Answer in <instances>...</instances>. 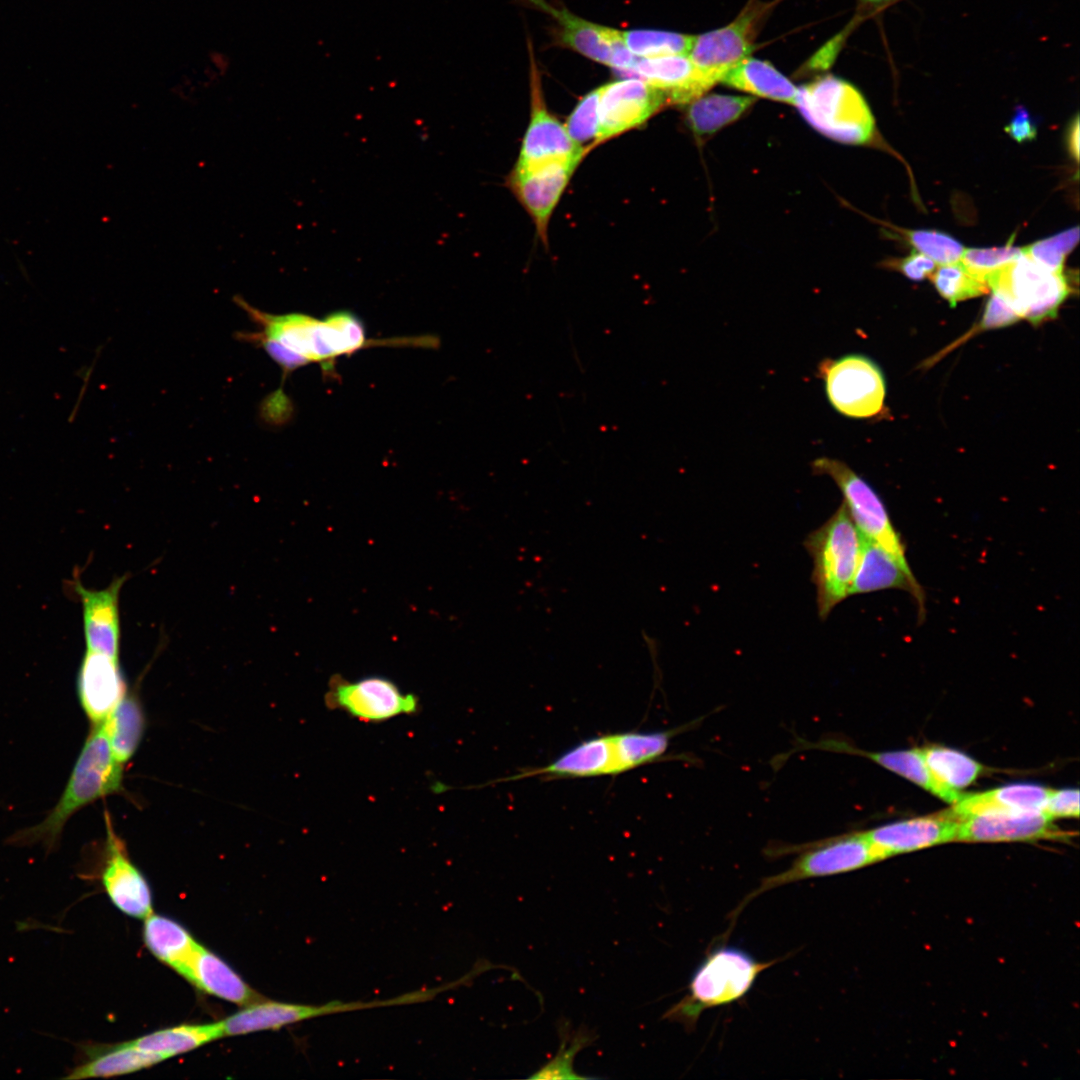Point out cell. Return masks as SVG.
Segmentation results:
<instances>
[{
    "label": "cell",
    "instance_id": "obj_9",
    "mask_svg": "<svg viewBox=\"0 0 1080 1080\" xmlns=\"http://www.w3.org/2000/svg\"><path fill=\"white\" fill-rule=\"evenodd\" d=\"M831 406L855 419L878 415L884 406L886 382L880 367L862 354L824 359L818 366Z\"/></svg>",
    "mask_w": 1080,
    "mask_h": 1080
},
{
    "label": "cell",
    "instance_id": "obj_42",
    "mask_svg": "<svg viewBox=\"0 0 1080 1080\" xmlns=\"http://www.w3.org/2000/svg\"><path fill=\"white\" fill-rule=\"evenodd\" d=\"M586 1040L587 1039L585 1037L580 1038V1039H578V1038L574 1039V1042L571 1044V1046H570V1048H568V1050H564L563 1047H562L561 1051H560V1054L556 1055V1057L553 1060H551L549 1063H547L545 1066H543L540 1070L535 1072L532 1076H530V1078H535V1079H559V1078L560 1079H566V1078H569V1079L570 1078L583 1079V1078H586V1077L575 1074L572 1067H571L572 1058L577 1053V1051L579 1049H581L585 1045Z\"/></svg>",
    "mask_w": 1080,
    "mask_h": 1080
},
{
    "label": "cell",
    "instance_id": "obj_13",
    "mask_svg": "<svg viewBox=\"0 0 1080 1080\" xmlns=\"http://www.w3.org/2000/svg\"><path fill=\"white\" fill-rule=\"evenodd\" d=\"M667 103L661 90L637 78L599 87V131L595 146L641 126Z\"/></svg>",
    "mask_w": 1080,
    "mask_h": 1080
},
{
    "label": "cell",
    "instance_id": "obj_34",
    "mask_svg": "<svg viewBox=\"0 0 1080 1080\" xmlns=\"http://www.w3.org/2000/svg\"><path fill=\"white\" fill-rule=\"evenodd\" d=\"M919 752L935 778L957 791L971 784L983 769L977 761L954 749L929 746Z\"/></svg>",
    "mask_w": 1080,
    "mask_h": 1080
},
{
    "label": "cell",
    "instance_id": "obj_31",
    "mask_svg": "<svg viewBox=\"0 0 1080 1080\" xmlns=\"http://www.w3.org/2000/svg\"><path fill=\"white\" fill-rule=\"evenodd\" d=\"M754 102L746 96L703 94L689 103L688 125L697 137L711 136L741 117Z\"/></svg>",
    "mask_w": 1080,
    "mask_h": 1080
},
{
    "label": "cell",
    "instance_id": "obj_15",
    "mask_svg": "<svg viewBox=\"0 0 1080 1080\" xmlns=\"http://www.w3.org/2000/svg\"><path fill=\"white\" fill-rule=\"evenodd\" d=\"M531 113L516 165L528 166L562 160H582L587 153L569 136L565 125L547 109L541 78L530 52Z\"/></svg>",
    "mask_w": 1080,
    "mask_h": 1080
},
{
    "label": "cell",
    "instance_id": "obj_2",
    "mask_svg": "<svg viewBox=\"0 0 1080 1080\" xmlns=\"http://www.w3.org/2000/svg\"><path fill=\"white\" fill-rule=\"evenodd\" d=\"M234 301L260 328L258 332L240 333V339L251 343L274 341L307 362L329 368L337 357L351 354L367 342L364 326L352 312L338 311L320 320L301 313L269 314L241 297H235Z\"/></svg>",
    "mask_w": 1080,
    "mask_h": 1080
},
{
    "label": "cell",
    "instance_id": "obj_10",
    "mask_svg": "<svg viewBox=\"0 0 1080 1080\" xmlns=\"http://www.w3.org/2000/svg\"><path fill=\"white\" fill-rule=\"evenodd\" d=\"M774 4L749 0L726 26L694 36L688 56L712 86L720 82L729 69L750 56L760 27Z\"/></svg>",
    "mask_w": 1080,
    "mask_h": 1080
},
{
    "label": "cell",
    "instance_id": "obj_21",
    "mask_svg": "<svg viewBox=\"0 0 1080 1080\" xmlns=\"http://www.w3.org/2000/svg\"><path fill=\"white\" fill-rule=\"evenodd\" d=\"M77 693L90 722L102 723L127 693L119 659L86 650L78 671Z\"/></svg>",
    "mask_w": 1080,
    "mask_h": 1080
},
{
    "label": "cell",
    "instance_id": "obj_30",
    "mask_svg": "<svg viewBox=\"0 0 1080 1080\" xmlns=\"http://www.w3.org/2000/svg\"><path fill=\"white\" fill-rule=\"evenodd\" d=\"M222 1037H224L222 1025L220 1022H215L169 1027L129 1042L140 1049L160 1054L167 1059L192 1051Z\"/></svg>",
    "mask_w": 1080,
    "mask_h": 1080
},
{
    "label": "cell",
    "instance_id": "obj_14",
    "mask_svg": "<svg viewBox=\"0 0 1080 1080\" xmlns=\"http://www.w3.org/2000/svg\"><path fill=\"white\" fill-rule=\"evenodd\" d=\"M581 160L552 161L536 165H516L507 185L534 222L536 232L547 242L552 213Z\"/></svg>",
    "mask_w": 1080,
    "mask_h": 1080
},
{
    "label": "cell",
    "instance_id": "obj_25",
    "mask_svg": "<svg viewBox=\"0 0 1080 1080\" xmlns=\"http://www.w3.org/2000/svg\"><path fill=\"white\" fill-rule=\"evenodd\" d=\"M183 977L201 992L242 1007L264 998L223 959L201 944Z\"/></svg>",
    "mask_w": 1080,
    "mask_h": 1080
},
{
    "label": "cell",
    "instance_id": "obj_7",
    "mask_svg": "<svg viewBox=\"0 0 1080 1080\" xmlns=\"http://www.w3.org/2000/svg\"><path fill=\"white\" fill-rule=\"evenodd\" d=\"M985 281L989 289L1010 301L1020 318L1035 325L1055 318L1071 292L1063 272L1046 269L1023 251L1014 261L988 274Z\"/></svg>",
    "mask_w": 1080,
    "mask_h": 1080
},
{
    "label": "cell",
    "instance_id": "obj_16",
    "mask_svg": "<svg viewBox=\"0 0 1080 1080\" xmlns=\"http://www.w3.org/2000/svg\"><path fill=\"white\" fill-rule=\"evenodd\" d=\"M528 1L556 20L561 42L581 55L611 66L621 74L630 70L637 60L626 47L621 31L587 21L546 0Z\"/></svg>",
    "mask_w": 1080,
    "mask_h": 1080
},
{
    "label": "cell",
    "instance_id": "obj_45",
    "mask_svg": "<svg viewBox=\"0 0 1080 1080\" xmlns=\"http://www.w3.org/2000/svg\"><path fill=\"white\" fill-rule=\"evenodd\" d=\"M254 344L260 345L286 371L295 370L308 363L302 356L274 341L259 340Z\"/></svg>",
    "mask_w": 1080,
    "mask_h": 1080
},
{
    "label": "cell",
    "instance_id": "obj_11",
    "mask_svg": "<svg viewBox=\"0 0 1080 1080\" xmlns=\"http://www.w3.org/2000/svg\"><path fill=\"white\" fill-rule=\"evenodd\" d=\"M326 705L367 723L415 714L418 697L403 692L393 681L369 676L356 681L334 679L325 695Z\"/></svg>",
    "mask_w": 1080,
    "mask_h": 1080
},
{
    "label": "cell",
    "instance_id": "obj_35",
    "mask_svg": "<svg viewBox=\"0 0 1080 1080\" xmlns=\"http://www.w3.org/2000/svg\"><path fill=\"white\" fill-rule=\"evenodd\" d=\"M621 36L628 50L640 58L688 55L694 40V35L650 29L621 31Z\"/></svg>",
    "mask_w": 1080,
    "mask_h": 1080
},
{
    "label": "cell",
    "instance_id": "obj_3",
    "mask_svg": "<svg viewBox=\"0 0 1080 1080\" xmlns=\"http://www.w3.org/2000/svg\"><path fill=\"white\" fill-rule=\"evenodd\" d=\"M777 961H758L738 947L718 946L695 970L687 994L663 1018L693 1031L702 1012L744 998L760 973Z\"/></svg>",
    "mask_w": 1080,
    "mask_h": 1080
},
{
    "label": "cell",
    "instance_id": "obj_23",
    "mask_svg": "<svg viewBox=\"0 0 1080 1080\" xmlns=\"http://www.w3.org/2000/svg\"><path fill=\"white\" fill-rule=\"evenodd\" d=\"M625 75L637 76L661 90L673 104H689L712 87L684 54L637 58Z\"/></svg>",
    "mask_w": 1080,
    "mask_h": 1080
},
{
    "label": "cell",
    "instance_id": "obj_28",
    "mask_svg": "<svg viewBox=\"0 0 1080 1080\" xmlns=\"http://www.w3.org/2000/svg\"><path fill=\"white\" fill-rule=\"evenodd\" d=\"M143 941L160 962L182 977L200 945L181 924L153 913L144 919Z\"/></svg>",
    "mask_w": 1080,
    "mask_h": 1080
},
{
    "label": "cell",
    "instance_id": "obj_17",
    "mask_svg": "<svg viewBox=\"0 0 1080 1080\" xmlns=\"http://www.w3.org/2000/svg\"><path fill=\"white\" fill-rule=\"evenodd\" d=\"M106 841L100 879L113 905L124 914L145 919L152 913L150 886L130 860L124 842L115 833L105 812Z\"/></svg>",
    "mask_w": 1080,
    "mask_h": 1080
},
{
    "label": "cell",
    "instance_id": "obj_29",
    "mask_svg": "<svg viewBox=\"0 0 1080 1080\" xmlns=\"http://www.w3.org/2000/svg\"><path fill=\"white\" fill-rule=\"evenodd\" d=\"M720 82L753 96L793 105L798 89L771 63L750 56L729 69Z\"/></svg>",
    "mask_w": 1080,
    "mask_h": 1080
},
{
    "label": "cell",
    "instance_id": "obj_38",
    "mask_svg": "<svg viewBox=\"0 0 1080 1080\" xmlns=\"http://www.w3.org/2000/svg\"><path fill=\"white\" fill-rule=\"evenodd\" d=\"M1078 240L1079 227L1075 226L1030 244L1022 248V251L1046 269L1061 273L1066 256L1073 250Z\"/></svg>",
    "mask_w": 1080,
    "mask_h": 1080
},
{
    "label": "cell",
    "instance_id": "obj_24",
    "mask_svg": "<svg viewBox=\"0 0 1080 1080\" xmlns=\"http://www.w3.org/2000/svg\"><path fill=\"white\" fill-rule=\"evenodd\" d=\"M957 825V820L941 812L935 816L879 826L865 831L864 834L885 859L896 854L954 841Z\"/></svg>",
    "mask_w": 1080,
    "mask_h": 1080
},
{
    "label": "cell",
    "instance_id": "obj_27",
    "mask_svg": "<svg viewBox=\"0 0 1080 1080\" xmlns=\"http://www.w3.org/2000/svg\"><path fill=\"white\" fill-rule=\"evenodd\" d=\"M82 1060L65 1079L113 1077L133 1073L165 1060L160 1054L140 1049L130 1042L115 1045L85 1044L80 1046Z\"/></svg>",
    "mask_w": 1080,
    "mask_h": 1080
},
{
    "label": "cell",
    "instance_id": "obj_5",
    "mask_svg": "<svg viewBox=\"0 0 1080 1080\" xmlns=\"http://www.w3.org/2000/svg\"><path fill=\"white\" fill-rule=\"evenodd\" d=\"M792 853H797V857L786 870L763 878L760 885L747 894L731 912L729 918L733 923L752 900L765 892L802 880L851 872L884 859L864 832L770 848L768 855L776 857Z\"/></svg>",
    "mask_w": 1080,
    "mask_h": 1080
},
{
    "label": "cell",
    "instance_id": "obj_37",
    "mask_svg": "<svg viewBox=\"0 0 1080 1080\" xmlns=\"http://www.w3.org/2000/svg\"><path fill=\"white\" fill-rule=\"evenodd\" d=\"M565 128L571 139L586 152L595 146L599 131V87L576 104Z\"/></svg>",
    "mask_w": 1080,
    "mask_h": 1080
},
{
    "label": "cell",
    "instance_id": "obj_22",
    "mask_svg": "<svg viewBox=\"0 0 1080 1080\" xmlns=\"http://www.w3.org/2000/svg\"><path fill=\"white\" fill-rule=\"evenodd\" d=\"M885 589L910 593L918 606L919 619L925 617V593L910 566L903 565L883 547L862 537L859 562L849 596Z\"/></svg>",
    "mask_w": 1080,
    "mask_h": 1080
},
{
    "label": "cell",
    "instance_id": "obj_40",
    "mask_svg": "<svg viewBox=\"0 0 1080 1080\" xmlns=\"http://www.w3.org/2000/svg\"><path fill=\"white\" fill-rule=\"evenodd\" d=\"M1021 253L1022 248L1011 244L996 248H969L964 249L960 261L985 280L988 274L1014 261Z\"/></svg>",
    "mask_w": 1080,
    "mask_h": 1080
},
{
    "label": "cell",
    "instance_id": "obj_18",
    "mask_svg": "<svg viewBox=\"0 0 1080 1080\" xmlns=\"http://www.w3.org/2000/svg\"><path fill=\"white\" fill-rule=\"evenodd\" d=\"M622 774L615 733L599 734L569 747L547 764L523 769L499 782L544 776L549 779L593 778Z\"/></svg>",
    "mask_w": 1080,
    "mask_h": 1080
},
{
    "label": "cell",
    "instance_id": "obj_1",
    "mask_svg": "<svg viewBox=\"0 0 1080 1080\" xmlns=\"http://www.w3.org/2000/svg\"><path fill=\"white\" fill-rule=\"evenodd\" d=\"M122 782L123 764L112 753L103 722L94 724L56 805L40 823L13 834L9 843L41 844L48 851L54 849L72 815L98 799L118 793Z\"/></svg>",
    "mask_w": 1080,
    "mask_h": 1080
},
{
    "label": "cell",
    "instance_id": "obj_8",
    "mask_svg": "<svg viewBox=\"0 0 1080 1080\" xmlns=\"http://www.w3.org/2000/svg\"><path fill=\"white\" fill-rule=\"evenodd\" d=\"M811 468L815 474L827 475L836 483L861 536L877 543L903 565L909 566L902 538L876 490L841 460L820 457L811 463Z\"/></svg>",
    "mask_w": 1080,
    "mask_h": 1080
},
{
    "label": "cell",
    "instance_id": "obj_19",
    "mask_svg": "<svg viewBox=\"0 0 1080 1080\" xmlns=\"http://www.w3.org/2000/svg\"><path fill=\"white\" fill-rule=\"evenodd\" d=\"M957 822L955 838L957 841L1065 840L1073 835L1055 826L1052 819L1042 810L985 813L969 816Z\"/></svg>",
    "mask_w": 1080,
    "mask_h": 1080
},
{
    "label": "cell",
    "instance_id": "obj_41",
    "mask_svg": "<svg viewBox=\"0 0 1080 1080\" xmlns=\"http://www.w3.org/2000/svg\"><path fill=\"white\" fill-rule=\"evenodd\" d=\"M1020 318L1010 301L1002 294L992 291L986 303L978 330L1002 328L1017 322Z\"/></svg>",
    "mask_w": 1080,
    "mask_h": 1080
},
{
    "label": "cell",
    "instance_id": "obj_46",
    "mask_svg": "<svg viewBox=\"0 0 1080 1080\" xmlns=\"http://www.w3.org/2000/svg\"><path fill=\"white\" fill-rule=\"evenodd\" d=\"M1005 130L1019 143L1032 140L1036 136V128L1033 125L1028 111L1023 106L1017 107Z\"/></svg>",
    "mask_w": 1080,
    "mask_h": 1080
},
{
    "label": "cell",
    "instance_id": "obj_39",
    "mask_svg": "<svg viewBox=\"0 0 1080 1080\" xmlns=\"http://www.w3.org/2000/svg\"><path fill=\"white\" fill-rule=\"evenodd\" d=\"M907 241L915 251L927 256L936 264L944 265L957 262L964 252L963 245L950 235L934 230H909L905 232Z\"/></svg>",
    "mask_w": 1080,
    "mask_h": 1080
},
{
    "label": "cell",
    "instance_id": "obj_47",
    "mask_svg": "<svg viewBox=\"0 0 1080 1080\" xmlns=\"http://www.w3.org/2000/svg\"><path fill=\"white\" fill-rule=\"evenodd\" d=\"M1067 143H1068L1069 151H1070L1072 157L1076 161H1078V159H1079V119H1078V115L1075 116V119L1071 122V125L1069 127V130H1068V133H1067Z\"/></svg>",
    "mask_w": 1080,
    "mask_h": 1080
},
{
    "label": "cell",
    "instance_id": "obj_44",
    "mask_svg": "<svg viewBox=\"0 0 1080 1080\" xmlns=\"http://www.w3.org/2000/svg\"><path fill=\"white\" fill-rule=\"evenodd\" d=\"M895 267L910 280L921 281L933 273L936 263L927 256L913 251L906 258L897 261Z\"/></svg>",
    "mask_w": 1080,
    "mask_h": 1080
},
{
    "label": "cell",
    "instance_id": "obj_32",
    "mask_svg": "<svg viewBox=\"0 0 1080 1080\" xmlns=\"http://www.w3.org/2000/svg\"><path fill=\"white\" fill-rule=\"evenodd\" d=\"M114 757L122 764L135 754L145 730V717L135 696L126 695L103 721Z\"/></svg>",
    "mask_w": 1080,
    "mask_h": 1080
},
{
    "label": "cell",
    "instance_id": "obj_36",
    "mask_svg": "<svg viewBox=\"0 0 1080 1080\" xmlns=\"http://www.w3.org/2000/svg\"><path fill=\"white\" fill-rule=\"evenodd\" d=\"M937 292L951 306L987 293L986 281L967 268L960 260L940 265L930 275Z\"/></svg>",
    "mask_w": 1080,
    "mask_h": 1080
},
{
    "label": "cell",
    "instance_id": "obj_20",
    "mask_svg": "<svg viewBox=\"0 0 1080 1080\" xmlns=\"http://www.w3.org/2000/svg\"><path fill=\"white\" fill-rule=\"evenodd\" d=\"M127 576H121L104 589L86 588L79 580L73 582L83 618L86 648L119 659L121 625L119 597Z\"/></svg>",
    "mask_w": 1080,
    "mask_h": 1080
},
{
    "label": "cell",
    "instance_id": "obj_12",
    "mask_svg": "<svg viewBox=\"0 0 1080 1080\" xmlns=\"http://www.w3.org/2000/svg\"><path fill=\"white\" fill-rule=\"evenodd\" d=\"M407 1002L405 994L384 1000L368 1002L334 1000L320 1005L286 1003L263 998L256 1003L244 1006L243 1009L223 1019L220 1023L224 1037L237 1036L265 1030H278L291 1024L330 1014L405 1005Z\"/></svg>",
    "mask_w": 1080,
    "mask_h": 1080
},
{
    "label": "cell",
    "instance_id": "obj_6",
    "mask_svg": "<svg viewBox=\"0 0 1080 1080\" xmlns=\"http://www.w3.org/2000/svg\"><path fill=\"white\" fill-rule=\"evenodd\" d=\"M794 105L824 136L844 144L868 143L874 133L872 112L849 82L825 75L797 89Z\"/></svg>",
    "mask_w": 1080,
    "mask_h": 1080
},
{
    "label": "cell",
    "instance_id": "obj_26",
    "mask_svg": "<svg viewBox=\"0 0 1080 1080\" xmlns=\"http://www.w3.org/2000/svg\"><path fill=\"white\" fill-rule=\"evenodd\" d=\"M1051 789L1035 784H1011L989 791L962 794L943 814L953 820L985 813L1043 810Z\"/></svg>",
    "mask_w": 1080,
    "mask_h": 1080
},
{
    "label": "cell",
    "instance_id": "obj_33",
    "mask_svg": "<svg viewBox=\"0 0 1080 1080\" xmlns=\"http://www.w3.org/2000/svg\"><path fill=\"white\" fill-rule=\"evenodd\" d=\"M700 720L684 726L657 731H625L615 733L622 772L639 768L663 758L674 736L688 730Z\"/></svg>",
    "mask_w": 1080,
    "mask_h": 1080
},
{
    "label": "cell",
    "instance_id": "obj_48",
    "mask_svg": "<svg viewBox=\"0 0 1080 1080\" xmlns=\"http://www.w3.org/2000/svg\"><path fill=\"white\" fill-rule=\"evenodd\" d=\"M891 1H893V0H859V2L862 4V6H864L865 8H871V9H877V8L883 7V6L887 5Z\"/></svg>",
    "mask_w": 1080,
    "mask_h": 1080
},
{
    "label": "cell",
    "instance_id": "obj_4",
    "mask_svg": "<svg viewBox=\"0 0 1080 1080\" xmlns=\"http://www.w3.org/2000/svg\"><path fill=\"white\" fill-rule=\"evenodd\" d=\"M804 547L813 560L811 580L816 587L818 616L826 620L849 596L862 546V537L845 504L810 532Z\"/></svg>",
    "mask_w": 1080,
    "mask_h": 1080
},
{
    "label": "cell",
    "instance_id": "obj_43",
    "mask_svg": "<svg viewBox=\"0 0 1080 1080\" xmlns=\"http://www.w3.org/2000/svg\"><path fill=\"white\" fill-rule=\"evenodd\" d=\"M1051 819L1054 817L1079 816V790H1051L1042 810Z\"/></svg>",
    "mask_w": 1080,
    "mask_h": 1080
}]
</instances>
